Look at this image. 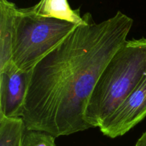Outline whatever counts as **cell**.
Instances as JSON below:
<instances>
[{
  "instance_id": "2",
  "label": "cell",
  "mask_w": 146,
  "mask_h": 146,
  "mask_svg": "<svg viewBox=\"0 0 146 146\" xmlns=\"http://www.w3.org/2000/svg\"><path fill=\"white\" fill-rule=\"evenodd\" d=\"M146 75V38L127 40L100 75L88 101L85 118L100 128Z\"/></svg>"
},
{
  "instance_id": "3",
  "label": "cell",
  "mask_w": 146,
  "mask_h": 146,
  "mask_svg": "<svg viewBox=\"0 0 146 146\" xmlns=\"http://www.w3.org/2000/svg\"><path fill=\"white\" fill-rule=\"evenodd\" d=\"M77 26L68 21L38 16L30 7H17L14 16L11 61L20 69L31 71Z\"/></svg>"
},
{
  "instance_id": "4",
  "label": "cell",
  "mask_w": 146,
  "mask_h": 146,
  "mask_svg": "<svg viewBox=\"0 0 146 146\" xmlns=\"http://www.w3.org/2000/svg\"><path fill=\"white\" fill-rule=\"evenodd\" d=\"M145 117L146 75L99 129L105 136L118 138L127 133Z\"/></svg>"
},
{
  "instance_id": "5",
  "label": "cell",
  "mask_w": 146,
  "mask_h": 146,
  "mask_svg": "<svg viewBox=\"0 0 146 146\" xmlns=\"http://www.w3.org/2000/svg\"><path fill=\"white\" fill-rule=\"evenodd\" d=\"M31 74L12 61L0 69V117L21 118Z\"/></svg>"
},
{
  "instance_id": "10",
  "label": "cell",
  "mask_w": 146,
  "mask_h": 146,
  "mask_svg": "<svg viewBox=\"0 0 146 146\" xmlns=\"http://www.w3.org/2000/svg\"><path fill=\"white\" fill-rule=\"evenodd\" d=\"M135 146H146V131L138 140Z\"/></svg>"
},
{
  "instance_id": "8",
  "label": "cell",
  "mask_w": 146,
  "mask_h": 146,
  "mask_svg": "<svg viewBox=\"0 0 146 146\" xmlns=\"http://www.w3.org/2000/svg\"><path fill=\"white\" fill-rule=\"evenodd\" d=\"M26 130L21 117H0V146H20Z\"/></svg>"
},
{
  "instance_id": "9",
  "label": "cell",
  "mask_w": 146,
  "mask_h": 146,
  "mask_svg": "<svg viewBox=\"0 0 146 146\" xmlns=\"http://www.w3.org/2000/svg\"><path fill=\"white\" fill-rule=\"evenodd\" d=\"M55 139L48 133L27 129L20 146H56Z\"/></svg>"
},
{
  "instance_id": "7",
  "label": "cell",
  "mask_w": 146,
  "mask_h": 146,
  "mask_svg": "<svg viewBox=\"0 0 146 146\" xmlns=\"http://www.w3.org/2000/svg\"><path fill=\"white\" fill-rule=\"evenodd\" d=\"M34 14L81 25L86 23L87 13L81 17L80 9H72L67 0H40L30 7Z\"/></svg>"
},
{
  "instance_id": "1",
  "label": "cell",
  "mask_w": 146,
  "mask_h": 146,
  "mask_svg": "<svg viewBox=\"0 0 146 146\" xmlns=\"http://www.w3.org/2000/svg\"><path fill=\"white\" fill-rule=\"evenodd\" d=\"M133 20L121 11L76 28L31 70L22 119L27 130L55 138L91 128L85 112L104 68L126 38Z\"/></svg>"
},
{
  "instance_id": "6",
  "label": "cell",
  "mask_w": 146,
  "mask_h": 146,
  "mask_svg": "<svg viewBox=\"0 0 146 146\" xmlns=\"http://www.w3.org/2000/svg\"><path fill=\"white\" fill-rule=\"evenodd\" d=\"M17 7L8 0H0V69L11 61L14 16Z\"/></svg>"
}]
</instances>
